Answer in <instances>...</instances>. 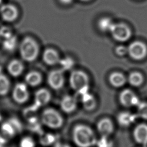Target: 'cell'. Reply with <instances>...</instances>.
Listing matches in <instances>:
<instances>
[{
    "label": "cell",
    "mask_w": 147,
    "mask_h": 147,
    "mask_svg": "<svg viewBox=\"0 0 147 147\" xmlns=\"http://www.w3.org/2000/svg\"><path fill=\"white\" fill-rule=\"evenodd\" d=\"M72 138L74 143L79 147H91L96 145L97 141L92 129L83 124L77 125L74 127Z\"/></svg>",
    "instance_id": "1"
},
{
    "label": "cell",
    "mask_w": 147,
    "mask_h": 147,
    "mask_svg": "<svg viewBox=\"0 0 147 147\" xmlns=\"http://www.w3.org/2000/svg\"><path fill=\"white\" fill-rule=\"evenodd\" d=\"M20 52L21 57L24 60L28 62L33 61L38 55V45L35 40L27 37L22 41L20 45Z\"/></svg>",
    "instance_id": "2"
},
{
    "label": "cell",
    "mask_w": 147,
    "mask_h": 147,
    "mask_svg": "<svg viewBox=\"0 0 147 147\" xmlns=\"http://www.w3.org/2000/svg\"><path fill=\"white\" fill-rule=\"evenodd\" d=\"M41 122L46 126L51 129L60 128L63 123L61 114L55 109H45L41 114Z\"/></svg>",
    "instance_id": "3"
},
{
    "label": "cell",
    "mask_w": 147,
    "mask_h": 147,
    "mask_svg": "<svg viewBox=\"0 0 147 147\" xmlns=\"http://www.w3.org/2000/svg\"><path fill=\"white\" fill-rule=\"evenodd\" d=\"M69 82L71 87L76 92L88 89L89 78L83 71L79 70L73 71L70 75Z\"/></svg>",
    "instance_id": "4"
},
{
    "label": "cell",
    "mask_w": 147,
    "mask_h": 147,
    "mask_svg": "<svg viewBox=\"0 0 147 147\" xmlns=\"http://www.w3.org/2000/svg\"><path fill=\"white\" fill-rule=\"evenodd\" d=\"M21 129L22 125L20 122L16 118H11L2 124L0 135L7 140L14 137L17 133L21 131Z\"/></svg>",
    "instance_id": "5"
},
{
    "label": "cell",
    "mask_w": 147,
    "mask_h": 147,
    "mask_svg": "<svg viewBox=\"0 0 147 147\" xmlns=\"http://www.w3.org/2000/svg\"><path fill=\"white\" fill-rule=\"evenodd\" d=\"M110 32L113 37L119 41H126L131 36V31L129 28L126 25L122 23L114 24Z\"/></svg>",
    "instance_id": "6"
},
{
    "label": "cell",
    "mask_w": 147,
    "mask_h": 147,
    "mask_svg": "<svg viewBox=\"0 0 147 147\" xmlns=\"http://www.w3.org/2000/svg\"><path fill=\"white\" fill-rule=\"evenodd\" d=\"M12 96L14 100L19 104L24 103L28 101L29 93L27 86L23 83H18L13 88Z\"/></svg>",
    "instance_id": "7"
},
{
    "label": "cell",
    "mask_w": 147,
    "mask_h": 147,
    "mask_svg": "<svg viewBox=\"0 0 147 147\" xmlns=\"http://www.w3.org/2000/svg\"><path fill=\"white\" fill-rule=\"evenodd\" d=\"M127 52L132 58L140 60L146 55L147 48L146 45L141 41H134L129 45Z\"/></svg>",
    "instance_id": "8"
},
{
    "label": "cell",
    "mask_w": 147,
    "mask_h": 147,
    "mask_svg": "<svg viewBox=\"0 0 147 147\" xmlns=\"http://www.w3.org/2000/svg\"><path fill=\"white\" fill-rule=\"evenodd\" d=\"M49 86L56 90L61 88L64 85V78L61 70L56 69L49 72L47 78Z\"/></svg>",
    "instance_id": "9"
},
{
    "label": "cell",
    "mask_w": 147,
    "mask_h": 147,
    "mask_svg": "<svg viewBox=\"0 0 147 147\" xmlns=\"http://www.w3.org/2000/svg\"><path fill=\"white\" fill-rule=\"evenodd\" d=\"M119 101L125 107L137 106L140 100L138 96L130 90L125 89L119 95Z\"/></svg>",
    "instance_id": "10"
},
{
    "label": "cell",
    "mask_w": 147,
    "mask_h": 147,
    "mask_svg": "<svg viewBox=\"0 0 147 147\" xmlns=\"http://www.w3.org/2000/svg\"><path fill=\"white\" fill-rule=\"evenodd\" d=\"M0 13L2 18L6 21L13 22L18 17L17 9L12 5H3L0 7Z\"/></svg>",
    "instance_id": "11"
},
{
    "label": "cell",
    "mask_w": 147,
    "mask_h": 147,
    "mask_svg": "<svg viewBox=\"0 0 147 147\" xmlns=\"http://www.w3.org/2000/svg\"><path fill=\"white\" fill-rule=\"evenodd\" d=\"M133 137L135 141L144 146H147V125L141 123L138 125L134 129Z\"/></svg>",
    "instance_id": "12"
},
{
    "label": "cell",
    "mask_w": 147,
    "mask_h": 147,
    "mask_svg": "<svg viewBox=\"0 0 147 147\" xmlns=\"http://www.w3.org/2000/svg\"><path fill=\"white\" fill-rule=\"evenodd\" d=\"M97 130L102 136L109 137L114 130V126L111 120L104 118L98 121L96 125Z\"/></svg>",
    "instance_id": "13"
},
{
    "label": "cell",
    "mask_w": 147,
    "mask_h": 147,
    "mask_svg": "<svg viewBox=\"0 0 147 147\" xmlns=\"http://www.w3.org/2000/svg\"><path fill=\"white\" fill-rule=\"evenodd\" d=\"M51 99L50 92L46 88L38 90L34 95V105L40 107L46 105L49 102Z\"/></svg>",
    "instance_id": "14"
},
{
    "label": "cell",
    "mask_w": 147,
    "mask_h": 147,
    "mask_svg": "<svg viewBox=\"0 0 147 147\" xmlns=\"http://www.w3.org/2000/svg\"><path fill=\"white\" fill-rule=\"evenodd\" d=\"M76 101L77 100L75 97L66 95L63 97L60 101V108L66 113H72L76 109Z\"/></svg>",
    "instance_id": "15"
},
{
    "label": "cell",
    "mask_w": 147,
    "mask_h": 147,
    "mask_svg": "<svg viewBox=\"0 0 147 147\" xmlns=\"http://www.w3.org/2000/svg\"><path fill=\"white\" fill-rule=\"evenodd\" d=\"M137 118L138 115L137 114L129 111H122L118 114L117 116V121L121 126L127 127L133 124Z\"/></svg>",
    "instance_id": "16"
},
{
    "label": "cell",
    "mask_w": 147,
    "mask_h": 147,
    "mask_svg": "<svg viewBox=\"0 0 147 147\" xmlns=\"http://www.w3.org/2000/svg\"><path fill=\"white\" fill-rule=\"evenodd\" d=\"M78 93L80 95L83 106L85 110L91 111L95 109L96 106V100L92 94L88 93V91Z\"/></svg>",
    "instance_id": "17"
},
{
    "label": "cell",
    "mask_w": 147,
    "mask_h": 147,
    "mask_svg": "<svg viewBox=\"0 0 147 147\" xmlns=\"http://www.w3.org/2000/svg\"><path fill=\"white\" fill-rule=\"evenodd\" d=\"M42 59L48 65H53L58 63L60 61L58 53L53 49L48 48L43 53Z\"/></svg>",
    "instance_id": "18"
},
{
    "label": "cell",
    "mask_w": 147,
    "mask_h": 147,
    "mask_svg": "<svg viewBox=\"0 0 147 147\" xmlns=\"http://www.w3.org/2000/svg\"><path fill=\"white\" fill-rule=\"evenodd\" d=\"M7 70L11 75L14 77H17L22 73L24 65L18 60H13L8 64Z\"/></svg>",
    "instance_id": "19"
},
{
    "label": "cell",
    "mask_w": 147,
    "mask_h": 147,
    "mask_svg": "<svg viewBox=\"0 0 147 147\" xmlns=\"http://www.w3.org/2000/svg\"><path fill=\"white\" fill-rule=\"evenodd\" d=\"M25 80L28 85L36 87L41 83L42 76L38 72L31 71L26 74Z\"/></svg>",
    "instance_id": "20"
},
{
    "label": "cell",
    "mask_w": 147,
    "mask_h": 147,
    "mask_svg": "<svg viewBox=\"0 0 147 147\" xmlns=\"http://www.w3.org/2000/svg\"><path fill=\"white\" fill-rule=\"evenodd\" d=\"M109 82L113 86L115 87H120L125 83L126 78L122 74L115 72L110 75Z\"/></svg>",
    "instance_id": "21"
},
{
    "label": "cell",
    "mask_w": 147,
    "mask_h": 147,
    "mask_svg": "<svg viewBox=\"0 0 147 147\" xmlns=\"http://www.w3.org/2000/svg\"><path fill=\"white\" fill-rule=\"evenodd\" d=\"M113 24V21L109 17L101 18L98 22V28L103 32H110Z\"/></svg>",
    "instance_id": "22"
},
{
    "label": "cell",
    "mask_w": 147,
    "mask_h": 147,
    "mask_svg": "<svg viewBox=\"0 0 147 147\" xmlns=\"http://www.w3.org/2000/svg\"><path fill=\"white\" fill-rule=\"evenodd\" d=\"M10 83L9 79L4 75L0 74V95L4 96L9 91Z\"/></svg>",
    "instance_id": "23"
},
{
    "label": "cell",
    "mask_w": 147,
    "mask_h": 147,
    "mask_svg": "<svg viewBox=\"0 0 147 147\" xmlns=\"http://www.w3.org/2000/svg\"><path fill=\"white\" fill-rule=\"evenodd\" d=\"M17 38L13 34L9 37L5 38L3 41V48L7 51H13L16 47Z\"/></svg>",
    "instance_id": "24"
},
{
    "label": "cell",
    "mask_w": 147,
    "mask_h": 147,
    "mask_svg": "<svg viewBox=\"0 0 147 147\" xmlns=\"http://www.w3.org/2000/svg\"><path fill=\"white\" fill-rule=\"evenodd\" d=\"M128 80L131 85L137 87L142 83L144 78L140 73L138 72H134L130 74L129 76Z\"/></svg>",
    "instance_id": "25"
},
{
    "label": "cell",
    "mask_w": 147,
    "mask_h": 147,
    "mask_svg": "<svg viewBox=\"0 0 147 147\" xmlns=\"http://www.w3.org/2000/svg\"><path fill=\"white\" fill-rule=\"evenodd\" d=\"M136 107H137V115L138 117L147 120V102L140 101Z\"/></svg>",
    "instance_id": "26"
},
{
    "label": "cell",
    "mask_w": 147,
    "mask_h": 147,
    "mask_svg": "<svg viewBox=\"0 0 147 147\" xmlns=\"http://www.w3.org/2000/svg\"><path fill=\"white\" fill-rule=\"evenodd\" d=\"M55 140V137L51 134H45L41 136L40 141L44 146H48L51 145Z\"/></svg>",
    "instance_id": "27"
},
{
    "label": "cell",
    "mask_w": 147,
    "mask_h": 147,
    "mask_svg": "<svg viewBox=\"0 0 147 147\" xmlns=\"http://www.w3.org/2000/svg\"><path fill=\"white\" fill-rule=\"evenodd\" d=\"M20 147H35L34 141L30 137H24L20 141Z\"/></svg>",
    "instance_id": "28"
},
{
    "label": "cell",
    "mask_w": 147,
    "mask_h": 147,
    "mask_svg": "<svg viewBox=\"0 0 147 147\" xmlns=\"http://www.w3.org/2000/svg\"><path fill=\"white\" fill-rule=\"evenodd\" d=\"M59 63H60L64 70H68L71 69L74 64L73 60L70 57H65L62 60H60Z\"/></svg>",
    "instance_id": "29"
},
{
    "label": "cell",
    "mask_w": 147,
    "mask_h": 147,
    "mask_svg": "<svg viewBox=\"0 0 147 147\" xmlns=\"http://www.w3.org/2000/svg\"><path fill=\"white\" fill-rule=\"evenodd\" d=\"M96 145L98 147H113V142L109 140L108 137L102 136L97 141Z\"/></svg>",
    "instance_id": "30"
},
{
    "label": "cell",
    "mask_w": 147,
    "mask_h": 147,
    "mask_svg": "<svg viewBox=\"0 0 147 147\" xmlns=\"http://www.w3.org/2000/svg\"><path fill=\"white\" fill-rule=\"evenodd\" d=\"M12 35V32L10 28L3 26L0 29V36L3 37L4 38L10 37Z\"/></svg>",
    "instance_id": "31"
},
{
    "label": "cell",
    "mask_w": 147,
    "mask_h": 147,
    "mask_svg": "<svg viewBox=\"0 0 147 147\" xmlns=\"http://www.w3.org/2000/svg\"><path fill=\"white\" fill-rule=\"evenodd\" d=\"M115 52L117 55L119 56L124 55L127 52V48L125 47L124 46H119L116 48Z\"/></svg>",
    "instance_id": "32"
},
{
    "label": "cell",
    "mask_w": 147,
    "mask_h": 147,
    "mask_svg": "<svg viewBox=\"0 0 147 147\" xmlns=\"http://www.w3.org/2000/svg\"><path fill=\"white\" fill-rule=\"evenodd\" d=\"M54 147H71L69 145L66 144H63V143H60V142H57Z\"/></svg>",
    "instance_id": "33"
},
{
    "label": "cell",
    "mask_w": 147,
    "mask_h": 147,
    "mask_svg": "<svg viewBox=\"0 0 147 147\" xmlns=\"http://www.w3.org/2000/svg\"><path fill=\"white\" fill-rule=\"evenodd\" d=\"M60 2L63 5H69L72 3L73 0H59Z\"/></svg>",
    "instance_id": "34"
},
{
    "label": "cell",
    "mask_w": 147,
    "mask_h": 147,
    "mask_svg": "<svg viewBox=\"0 0 147 147\" xmlns=\"http://www.w3.org/2000/svg\"><path fill=\"white\" fill-rule=\"evenodd\" d=\"M81 1H83V2H87V1H89L90 0H80Z\"/></svg>",
    "instance_id": "35"
},
{
    "label": "cell",
    "mask_w": 147,
    "mask_h": 147,
    "mask_svg": "<svg viewBox=\"0 0 147 147\" xmlns=\"http://www.w3.org/2000/svg\"><path fill=\"white\" fill-rule=\"evenodd\" d=\"M1 119H2V116H1V114H0V121H1Z\"/></svg>",
    "instance_id": "36"
},
{
    "label": "cell",
    "mask_w": 147,
    "mask_h": 147,
    "mask_svg": "<svg viewBox=\"0 0 147 147\" xmlns=\"http://www.w3.org/2000/svg\"><path fill=\"white\" fill-rule=\"evenodd\" d=\"M2 0H0V3H1V2H2Z\"/></svg>",
    "instance_id": "37"
}]
</instances>
